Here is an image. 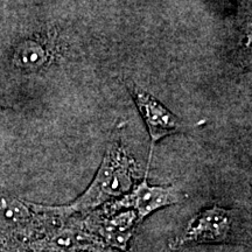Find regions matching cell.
<instances>
[{"mask_svg":"<svg viewBox=\"0 0 252 252\" xmlns=\"http://www.w3.org/2000/svg\"><path fill=\"white\" fill-rule=\"evenodd\" d=\"M135 161L119 141L106 149L98 171L89 187L76 200L65 206L49 207L31 203L34 212L64 222L76 214H87L103 204L124 196L133 187Z\"/></svg>","mask_w":252,"mask_h":252,"instance_id":"6da1fadb","label":"cell"},{"mask_svg":"<svg viewBox=\"0 0 252 252\" xmlns=\"http://www.w3.org/2000/svg\"><path fill=\"white\" fill-rule=\"evenodd\" d=\"M237 212L213 206L189 220L184 230L168 242L173 251L203 244H229L238 239Z\"/></svg>","mask_w":252,"mask_h":252,"instance_id":"7a4b0ae2","label":"cell"},{"mask_svg":"<svg viewBox=\"0 0 252 252\" xmlns=\"http://www.w3.org/2000/svg\"><path fill=\"white\" fill-rule=\"evenodd\" d=\"M149 168L140 184L133 186L127 194L110 202L105 212H119L131 209L135 213L139 223L149 217L151 214L172 204L181 203L186 195L176 186H152L149 184Z\"/></svg>","mask_w":252,"mask_h":252,"instance_id":"3957f363","label":"cell"},{"mask_svg":"<svg viewBox=\"0 0 252 252\" xmlns=\"http://www.w3.org/2000/svg\"><path fill=\"white\" fill-rule=\"evenodd\" d=\"M33 252H111L83 222L61 223L30 244Z\"/></svg>","mask_w":252,"mask_h":252,"instance_id":"277c9868","label":"cell"},{"mask_svg":"<svg viewBox=\"0 0 252 252\" xmlns=\"http://www.w3.org/2000/svg\"><path fill=\"white\" fill-rule=\"evenodd\" d=\"M139 220L131 209L104 212L88 217L83 225L96 235L110 251L128 252V243L133 237Z\"/></svg>","mask_w":252,"mask_h":252,"instance_id":"5b68a950","label":"cell"},{"mask_svg":"<svg viewBox=\"0 0 252 252\" xmlns=\"http://www.w3.org/2000/svg\"><path fill=\"white\" fill-rule=\"evenodd\" d=\"M128 89L133 96L134 102L143 116L147 130H149L151 144H152L151 153L153 151L154 144L161 140L162 138L187 130L188 125L184 121H181L178 116L169 111L166 106H163L147 91L141 89L137 84H131Z\"/></svg>","mask_w":252,"mask_h":252,"instance_id":"8992f818","label":"cell"},{"mask_svg":"<svg viewBox=\"0 0 252 252\" xmlns=\"http://www.w3.org/2000/svg\"><path fill=\"white\" fill-rule=\"evenodd\" d=\"M35 212L31 203L0 195V235L14 238H28L34 234Z\"/></svg>","mask_w":252,"mask_h":252,"instance_id":"52a82bcc","label":"cell"},{"mask_svg":"<svg viewBox=\"0 0 252 252\" xmlns=\"http://www.w3.org/2000/svg\"><path fill=\"white\" fill-rule=\"evenodd\" d=\"M48 59L45 47L37 42H26L19 47L15 60L24 68H39Z\"/></svg>","mask_w":252,"mask_h":252,"instance_id":"ba28073f","label":"cell"},{"mask_svg":"<svg viewBox=\"0 0 252 252\" xmlns=\"http://www.w3.org/2000/svg\"><path fill=\"white\" fill-rule=\"evenodd\" d=\"M1 244H2V236L0 235V245H1Z\"/></svg>","mask_w":252,"mask_h":252,"instance_id":"9c48e42d","label":"cell"}]
</instances>
